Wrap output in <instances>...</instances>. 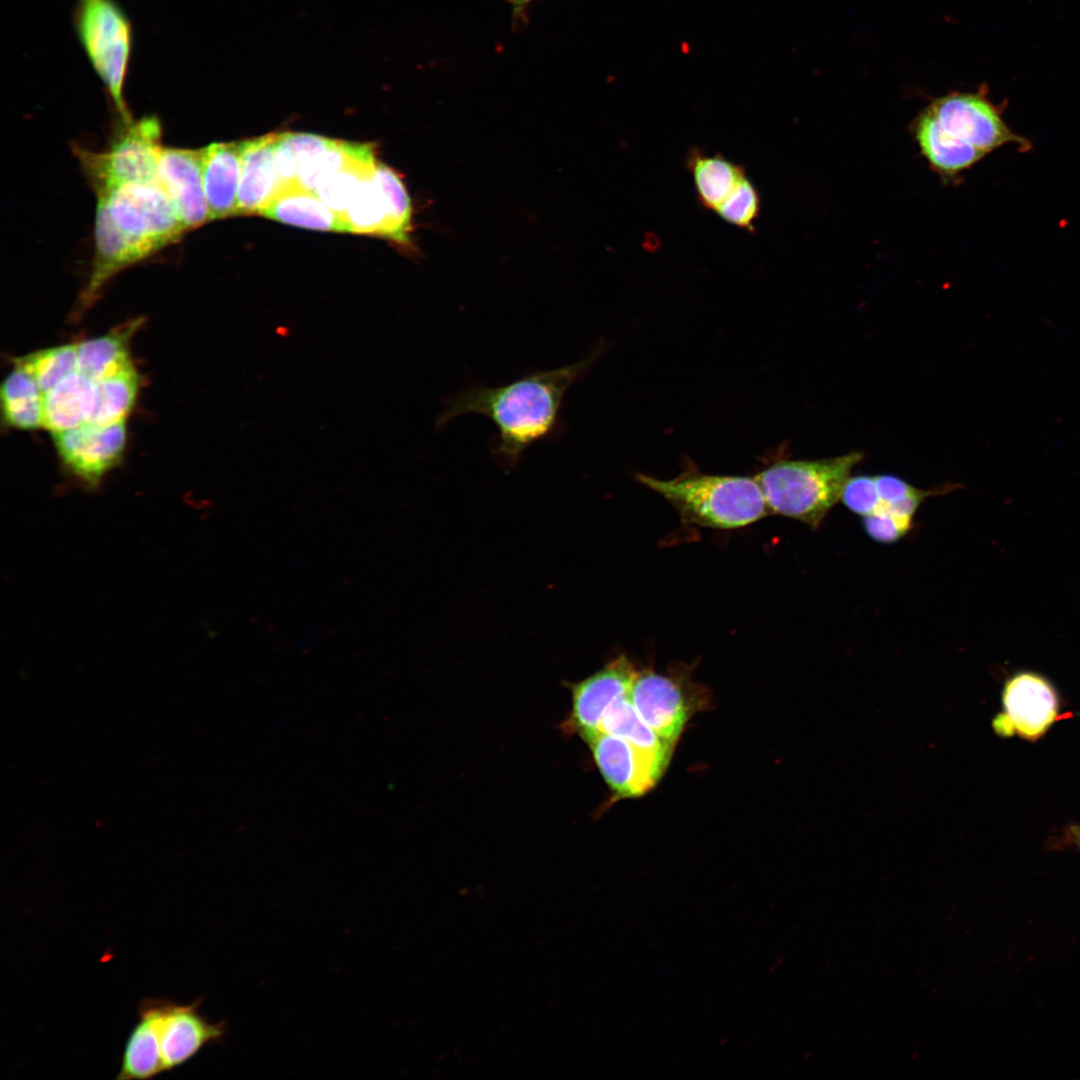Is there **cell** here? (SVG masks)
<instances>
[{"label":"cell","mask_w":1080,"mask_h":1080,"mask_svg":"<svg viewBox=\"0 0 1080 1080\" xmlns=\"http://www.w3.org/2000/svg\"><path fill=\"white\" fill-rule=\"evenodd\" d=\"M600 352L553 370L534 371L507 384L462 390L443 402L436 427L442 429L466 414L485 416L497 430L493 456L503 467L512 469L530 446L550 438L558 429L566 393Z\"/></svg>","instance_id":"6da1fadb"},{"label":"cell","mask_w":1080,"mask_h":1080,"mask_svg":"<svg viewBox=\"0 0 1080 1080\" xmlns=\"http://www.w3.org/2000/svg\"><path fill=\"white\" fill-rule=\"evenodd\" d=\"M201 999L180 1004L148 997L137 1009L138 1020L123 1049L120 1080L150 1079L188 1062L205 1046L220 1042L225 1021L212 1022L201 1011Z\"/></svg>","instance_id":"7a4b0ae2"},{"label":"cell","mask_w":1080,"mask_h":1080,"mask_svg":"<svg viewBox=\"0 0 1080 1080\" xmlns=\"http://www.w3.org/2000/svg\"><path fill=\"white\" fill-rule=\"evenodd\" d=\"M635 477L668 501L686 524L737 529L770 514L755 477L709 475L698 471H687L669 480L641 473Z\"/></svg>","instance_id":"3957f363"},{"label":"cell","mask_w":1080,"mask_h":1080,"mask_svg":"<svg viewBox=\"0 0 1080 1080\" xmlns=\"http://www.w3.org/2000/svg\"><path fill=\"white\" fill-rule=\"evenodd\" d=\"M863 454H847L819 460L777 462L755 476L770 513L817 529L840 500L853 467Z\"/></svg>","instance_id":"277c9868"},{"label":"cell","mask_w":1080,"mask_h":1080,"mask_svg":"<svg viewBox=\"0 0 1080 1080\" xmlns=\"http://www.w3.org/2000/svg\"><path fill=\"white\" fill-rule=\"evenodd\" d=\"M73 26L123 123L129 122L132 119L123 95L133 45L128 15L116 0H77Z\"/></svg>","instance_id":"5b68a950"},{"label":"cell","mask_w":1080,"mask_h":1080,"mask_svg":"<svg viewBox=\"0 0 1080 1080\" xmlns=\"http://www.w3.org/2000/svg\"><path fill=\"white\" fill-rule=\"evenodd\" d=\"M97 205L144 259L186 232L158 178L118 186L97 196Z\"/></svg>","instance_id":"8992f818"},{"label":"cell","mask_w":1080,"mask_h":1080,"mask_svg":"<svg viewBox=\"0 0 1080 1080\" xmlns=\"http://www.w3.org/2000/svg\"><path fill=\"white\" fill-rule=\"evenodd\" d=\"M125 127L108 150L94 152L74 147L82 170L96 196L133 182L156 180L161 145V124L146 116L124 123Z\"/></svg>","instance_id":"52a82bcc"},{"label":"cell","mask_w":1080,"mask_h":1080,"mask_svg":"<svg viewBox=\"0 0 1080 1080\" xmlns=\"http://www.w3.org/2000/svg\"><path fill=\"white\" fill-rule=\"evenodd\" d=\"M629 697L643 721L673 746L707 698L704 688L687 672L661 674L651 670L638 671Z\"/></svg>","instance_id":"ba28073f"},{"label":"cell","mask_w":1080,"mask_h":1080,"mask_svg":"<svg viewBox=\"0 0 1080 1080\" xmlns=\"http://www.w3.org/2000/svg\"><path fill=\"white\" fill-rule=\"evenodd\" d=\"M52 437L66 471L84 486L95 488L123 457L126 420L110 425L86 422Z\"/></svg>","instance_id":"9c48e42d"},{"label":"cell","mask_w":1080,"mask_h":1080,"mask_svg":"<svg viewBox=\"0 0 1080 1080\" xmlns=\"http://www.w3.org/2000/svg\"><path fill=\"white\" fill-rule=\"evenodd\" d=\"M351 233L373 234L411 246L412 207L404 183L374 176L360 187L343 215Z\"/></svg>","instance_id":"30bf717a"},{"label":"cell","mask_w":1080,"mask_h":1080,"mask_svg":"<svg viewBox=\"0 0 1080 1080\" xmlns=\"http://www.w3.org/2000/svg\"><path fill=\"white\" fill-rule=\"evenodd\" d=\"M1002 702L1003 711L993 721L1001 736L1036 740L1047 732L1059 713L1056 689L1047 678L1032 671L1017 672L1006 681Z\"/></svg>","instance_id":"8fae6325"},{"label":"cell","mask_w":1080,"mask_h":1080,"mask_svg":"<svg viewBox=\"0 0 1080 1080\" xmlns=\"http://www.w3.org/2000/svg\"><path fill=\"white\" fill-rule=\"evenodd\" d=\"M928 108L949 133L984 154L1007 143L1025 145L982 93L953 92L933 100Z\"/></svg>","instance_id":"7c38bea8"},{"label":"cell","mask_w":1080,"mask_h":1080,"mask_svg":"<svg viewBox=\"0 0 1080 1080\" xmlns=\"http://www.w3.org/2000/svg\"><path fill=\"white\" fill-rule=\"evenodd\" d=\"M638 671L625 655L607 663L601 670L574 684L569 728L586 742L599 733L607 709L617 700L628 696Z\"/></svg>","instance_id":"4fadbf2b"},{"label":"cell","mask_w":1080,"mask_h":1080,"mask_svg":"<svg viewBox=\"0 0 1080 1080\" xmlns=\"http://www.w3.org/2000/svg\"><path fill=\"white\" fill-rule=\"evenodd\" d=\"M157 177L186 231L211 220L203 183V148L163 147Z\"/></svg>","instance_id":"5bb4252c"},{"label":"cell","mask_w":1080,"mask_h":1080,"mask_svg":"<svg viewBox=\"0 0 1080 1080\" xmlns=\"http://www.w3.org/2000/svg\"><path fill=\"white\" fill-rule=\"evenodd\" d=\"M599 771L619 797H637L661 777L654 764L627 740L599 732L587 742Z\"/></svg>","instance_id":"9a60e30c"},{"label":"cell","mask_w":1080,"mask_h":1080,"mask_svg":"<svg viewBox=\"0 0 1080 1080\" xmlns=\"http://www.w3.org/2000/svg\"><path fill=\"white\" fill-rule=\"evenodd\" d=\"M277 135L270 133L241 141L235 215H260L283 184L275 156Z\"/></svg>","instance_id":"2e32d148"},{"label":"cell","mask_w":1080,"mask_h":1080,"mask_svg":"<svg viewBox=\"0 0 1080 1080\" xmlns=\"http://www.w3.org/2000/svg\"><path fill=\"white\" fill-rule=\"evenodd\" d=\"M260 215L301 228L350 232L344 218L298 181L283 182Z\"/></svg>","instance_id":"e0dca14e"},{"label":"cell","mask_w":1080,"mask_h":1080,"mask_svg":"<svg viewBox=\"0 0 1080 1080\" xmlns=\"http://www.w3.org/2000/svg\"><path fill=\"white\" fill-rule=\"evenodd\" d=\"M912 132L930 167L945 178L957 176L986 155L949 133L928 106L914 119Z\"/></svg>","instance_id":"ac0fdd59"},{"label":"cell","mask_w":1080,"mask_h":1080,"mask_svg":"<svg viewBox=\"0 0 1080 1080\" xmlns=\"http://www.w3.org/2000/svg\"><path fill=\"white\" fill-rule=\"evenodd\" d=\"M241 171V141L203 148V183L210 218L235 216Z\"/></svg>","instance_id":"d6986e66"},{"label":"cell","mask_w":1080,"mask_h":1080,"mask_svg":"<svg viewBox=\"0 0 1080 1080\" xmlns=\"http://www.w3.org/2000/svg\"><path fill=\"white\" fill-rule=\"evenodd\" d=\"M376 165L372 145L347 142L344 159L319 180L314 192L343 217L361 185L374 176Z\"/></svg>","instance_id":"ffe728a7"},{"label":"cell","mask_w":1080,"mask_h":1080,"mask_svg":"<svg viewBox=\"0 0 1080 1080\" xmlns=\"http://www.w3.org/2000/svg\"><path fill=\"white\" fill-rule=\"evenodd\" d=\"M141 320L130 321L109 333L77 344V371L95 382L134 366L130 341Z\"/></svg>","instance_id":"44dd1931"},{"label":"cell","mask_w":1080,"mask_h":1080,"mask_svg":"<svg viewBox=\"0 0 1080 1080\" xmlns=\"http://www.w3.org/2000/svg\"><path fill=\"white\" fill-rule=\"evenodd\" d=\"M599 732L621 737L645 755L663 773L673 745L661 738L640 717L629 695L614 702L605 712Z\"/></svg>","instance_id":"7402d4cb"},{"label":"cell","mask_w":1080,"mask_h":1080,"mask_svg":"<svg viewBox=\"0 0 1080 1080\" xmlns=\"http://www.w3.org/2000/svg\"><path fill=\"white\" fill-rule=\"evenodd\" d=\"M94 382L78 371L44 393V428L51 433L89 421Z\"/></svg>","instance_id":"603a6c76"},{"label":"cell","mask_w":1080,"mask_h":1080,"mask_svg":"<svg viewBox=\"0 0 1080 1080\" xmlns=\"http://www.w3.org/2000/svg\"><path fill=\"white\" fill-rule=\"evenodd\" d=\"M14 364L0 388L2 418L14 429L44 427V393L25 368Z\"/></svg>","instance_id":"cb8c5ba5"},{"label":"cell","mask_w":1080,"mask_h":1080,"mask_svg":"<svg viewBox=\"0 0 1080 1080\" xmlns=\"http://www.w3.org/2000/svg\"><path fill=\"white\" fill-rule=\"evenodd\" d=\"M688 168L697 197L704 208L715 211L746 176L744 169L721 154L690 152Z\"/></svg>","instance_id":"d4e9b609"},{"label":"cell","mask_w":1080,"mask_h":1080,"mask_svg":"<svg viewBox=\"0 0 1080 1080\" xmlns=\"http://www.w3.org/2000/svg\"><path fill=\"white\" fill-rule=\"evenodd\" d=\"M139 383L135 366L95 381L88 422L110 425L126 420L135 405Z\"/></svg>","instance_id":"484cf974"},{"label":"cell","mask_w":1080,"mask_h":1080,"mask_svg":"<svg viewBox=\"0 0 1080 1080\" xmlns=\"http://www.w3.org/2000/svg\"><path fill=\"white\" fill-rule=\"evenodd\" d=\"M36 380L43 393L77 371V344H64L32 352L14 360Z\"/></svg>","instance_id":"4316f807"},{"label":"cell","mask_w":1080,"mask_h":1080,"mask_svg":"<svg viewBox=\"0 0 1080 1080\" xmlns=\"http://www.w3.org/2000/svg\"><path fill=\"white\" fill-rule=\"evenodd\" d=\"M334 142L335 139L310 133H278L275 156L283 182L297 181L300 170L313 157L330 148Z\"/></svg>","instance_id":"83f0119b"},{"label":"cell","mask_w":1080,"mask_h":1080,"mask_svg":"<svg viewBox=\"0 0 1080 1080\" xmlns=\"http://www.w3.org/2000/svg\"><path fill=\"white\" fill-rule=\"evenodd\" d=\"M714 212L729 224L752 232L760 212L759 193L745 176Z\"/></svg>","instance_id":"f1b7e54d"},{"label":"cell","mask_w":1080,"mask_h":1080,"mask_svg":"<svg viewBox=\"0 0 1080 1080\" xmlns=\"http://www.w3.org/2000/svg\"><path fill=\"white\" fill-rule=\"evenodd\" d=\"M841 502L862 517L872 514L880 503L875 476L849 477L842 489Z\"/></svg>","instance_id":"f546056e"},{"label":"cell","mask_w":1080,"mask_h":1080,"mask_svg":"<svg viewBox=\"0 0 1080 1080\" xmlns=\"http://www.w3.org/2000/svg\"><path fill=\"white\" fill-rule=\"evenodd\" d=\"M911 523L912 520L897 517L880 504L872 514L863 517L866 533L875 541L885 544L901 539L910 530Z\"/></svg>","instance_id":"4dcf8cb0"},{"label":"cell","mask_w":1080,"mask_h":1080,"mask_svg":"<svg viewBox=\"0 0 1080 1080\" xmlns=\"http://www.w3.org/2000/svg\"><path fill=\"white\" fill-rule=\"evenodd\" d=\"M875 481L880 503L886 505L896 503L917 490L905 480L893 475H877Z\"/></svg>","instance_id":"1f68e13d"},{"label":"cell","mask_w":1080,"mask_h":1080,"mask_svg":"<svg viewBox=\"0 0 1080 1080\" xmlns=\"http://www.w3.org/2000/svg\"><path fill=\"white\" fill-rule=\"evenodd\" d=\"M512 11V20L514 26H520L527 23L528 9L532 3L536 0H506Z\"/></svg>","instance_id":"d6a6232c"},{"label":"cell","mask_w":1080,"mask_h":1080,"mask_svg":"<svg viewBox=\"0 0 1080 1080\" xmlns=\"http://www.w3.org/2000/svg\"><path fill=\"white\" fill-rule=\"evenodd\" d=\"M1078 837H1079V840H1080V830H1079V832H1078Z\"/></svg>","instance_id":"836d02e7"}]
</instances>
